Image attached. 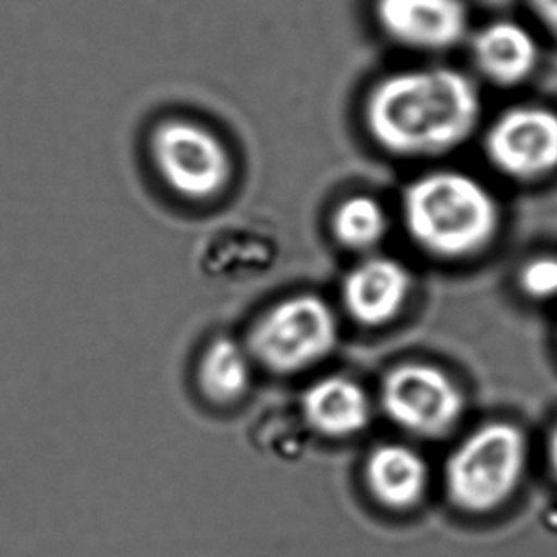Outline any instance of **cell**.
Masks as SVG:
<instances>
[{
	"label": "cell",
	"instance_id": "obj_16",
	"mask_svg": "<svg viewBox=\"0 0 557 557\" xmlns=\"http://www.w3.org/2000/svg\"><path fill=\"white\" fill-rule=\"evenodd\" d=\"M536 17L557 37V0H529Z\"/></svg>",
	"mask_w": 557,
	"mask_h": 557
},
{
	"label": "cell",
	"instance_id": "obj_11",
	"mask_svg": "<svg viewBox=\"0 0 557 557\" xmlns=\"http://www.w3.org/2000/svg\"><path fill=\"white\" fill-rule=\"evenodd\" d=\"M306 422L325 437H351L371 422V401L363 387L346 376L313 382L302 397Z\"/></svg>",
	"mask_w": 557,
	"mask_h": 557
},
{
	"label": "cell",
	"instance_id": "obj_5",
	"mask_svg": "<svg viewBox=\"0 0 557 557\" xmlns=\"http://www.w3.org/2000/svg\"><path fill=\"white\" fill-rule=\"evenodd\" d=\"M164 184L187 201L216 199L232 180V157L216 132L189 119H169L151 136Z\"/></svg>",
	"mask_w": 557,
	"mask_h": 557
},
{
	"label": "cell",
	"instance_id": "obj_1",
	"mask_svg": "<svg viewBox=\"0 0 557 557\" xmlns=\"http://www.w3.org/2000/svg\"><path fill=\"white\" fill-rule=\"evenodd\" d=\"M480 88L462 71L426 65L380 78L364 100L367 132L380 148L405 159L443 156L480 126Z\"/></svg>",
	"mask_w": 557,
	"mask_h": 557
},
{
	"label": "cell",
	"instance_id": "obj_2",
	"mask_svg": "<svg viewBox=\"0 0 557 557\" xmlns=\"http://www.w3.org/2000/svg\"><path fill=\"white\" fill-rule=\"evenodd\" d=\"M410 239L428 255L462 260L495 240L500 209L480 180L460 171L428 172L403 195Z\"/></svg>",
	"mask_w": 557,
	"mask_h": 557
},
{
	"label": "cell",
	"instance_id": "obj_9",
	"mask_svg": "<svg viewBox=\"0 0 557 557\" xmlns=\"http://www.w3.org/2000/svg\"><path fill=\"white\" fill-rule=\"evenodd\" d=\"M409 271L387 256H371L357 263L342 283V302L349 318L363 326L394 321L409 300Z\"/></svg>",
	"mask_w": 557,
	"mask_h": 557
},
{
	"label": "cell",
	"instance_id": "obj_4",
	"mask_svg": "<svg viewBox=\"0 0 557 557\" xmlns=\"http://www.w3.org/2000/svg\"><path fill=\"white\" fill-rule=\"evenodd\" d=\"M338 338L333 310L319 296L298 295L273 304L256 321L247 348L256 363L295 374L323 361Z\"/></svg>",
	"mask_w": 557,
	"mask_h": 557
},
{
	"label": "cell",
	"instance_id": "obj_17",
	"mask_svg": "<svg viewBox=\"0 0 557 557\" xmlns=\"http://www.w3.org/2000/svg\"><path fill=\"white\" fill-rule=\"evenodd\" d=\"M548 460L549 468H552V473H554V478H556L557 481V424L556 428H554L552 435H549Z\"/></svg>",
	"mask_w": 557,
	"mask_h": 557
},
{
	"label": "cell",
	"instance_id": "obj_6",
	"mask_svg": "<svg viewBox=\"0 0 557 557\" xmlns=\"http://www.w3.org/2000/svg\"><path fill=\"white\" fill-rule=\"evenodd\" d=\"M382 409L395 426L420 437H442L465 412V395L447 372L428 363H403L387 372Z\"/></svg>",
	"mask_w": 557,
	"mask_h": 557
},
{
	"label": "cell",
	"instance_id": "obj_10",
	"mask_svg": "<svg viewBox=\"0 0 557 557\" xmlns=\"http://www.w3.org/2000/svg\"><path fill=\"white\" fill-rule=\"evenodd\" d=\"M472 58L493 85L516 86L533 75L541 48L529 27L513 20H496L472 37Z\"/></svg>",
	"mask_w": 557,
	"mask_h": 557
},
{
	"label": "cell",
	"instance_id": "obj_7",
	"mask_svg": "<svg viewBox=\"0 0 557 557\" xmlns=\"http://www.w3.org/2000/svg\"><path fill=\"white\" fill-rule=\"evenodd\" d=\"M485 153L508 178L533 182L557 171V113L519 106L496 116L485 134Z\"/></svg>",
	"mask_w": 557,
	"mask_h": 557
},
{
	"label": "cell",
	"instance_id": "obj_13",
	"mask_svg": "<svg viewBox=\"0 0 557 557\" xmlns=\"http://www.w3.org/2000/svg\"><path fill=\"white\" fill-rule=\"evenodd\" d=\"M252 364L247 346L230 336H218L202 349L197 363V386L207 401L230 407L247 395L252 384Z\"/></svg>",
	"mask_w": 557,
	"mask_h": 557
},
{
	"label": "cell",
	"instance_id": "obj_12",
	"mask_svg": "<svg viewBox=\"0 0 557 557\" xmlns=\"http://www.w3.org/2000/svg\"><path fill=\"white\" fill-rule=\"evenodd\" d=\"M364 481L382 506L389 510H410L426 493V460L407 445L386 443L367 458Z\"/></svg>",
	"mask_w": 557,
	"mask_h": 557
},
{
	"label": "cell",
	"instance_id": "obj_15",
	"mask_svg": "<svg viewBox=\"0 0 557 557\" xmlns=\"http://www.w3.org/2000/svg\"><path fill=\"white\" fill-rule=\"evenodd\" d=\"M519 287L533 300L557 298V258L539 256L519 271Z\"/></svg>",
	"mask_w": 557,
	"mask_h": 557
},
{
	"label": "cell",
	"instance_id": "obj_14",
	"mask_svg": "<svg viewBox=\"0 0 557 557\" xmlns=\"http://www.w3.org/2000/svg\"><path fill=\"white\" fill-rule=\"evenodd\" d=\"M331 230L342 247L367 252L386 237V210L374 197L351 195L334 209Z\"/></svg>",
	"mask_w": 557,
	"mask_h": 557
},
{
	"label": "cell",
	"instance_id": "obj_8",
	"mask_svg": "<svg viewBox=\"0 0 557 557\" xmlns=\"http://www.w3.org/2000/svg\"><path fill=\"white\" fill-rule=\"evenodd\" d=\"M374 17L387 39L424 54L460 47L470 32L465 0H374Z\"/></svg>",
	"mask_w": 557,
	"mask_h": 557
},
{
	"label": "cell",
	"instance_id": "obj_3",
	"mask_svg": "<svg viewBox=\"0 0 557 557\" xmlns=\"http://www.w3.org/2000/svg\"><path fill=\"white\" fill-rule=\"evenodd\" d=\"M525 465L523 432L510 422H488L450 453L445 491L458 510L488 513L516 493Z\"/></svg>",
	"mask_w": 557,
	"mask_h": 557
}]
</instances>
